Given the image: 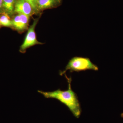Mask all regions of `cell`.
Wrapping results in <instances>:
<instances>
[{
	"instance_id": "6da1fadb",
	"label": "cell",
	"mask_w": 123,
	"mask_h": 123,
	"mask_svg": "<svg viewBox=\"0 0 123 123\" xmlns=\"http://www.w3.org/2000/svg\"><path fill=\"white\" fill-rule=\"evenodd\" d=\"M64 75L68 84L67 90L63 91L58 89L51 92H44L41 90H38V92L46 98L57 99L68 108L74 116L78 118L81 112L80 102L76 94L72 89V77H68L66 74Z\"/></svg>"
},
{
	"instance_id": "7a4b0ae2",
	"label": "cell",
	"mask_w": 123,
	"mask_h": 123,
	"mask_svg": "<svg viewBox=\"0 0 123 123\" xmlns=\"http://www.w3.org/2000/svg\"><path fill=\"white\" fill-rule=\"evenodd\" d=\"M88 70L98 71V68L87 57L75 56L69 61L64 70L60 71L59 74L63 76L68 70L70 73L81 72Z\"/></svg>"
},
{
	"instance_id": "3957f363",
	"label": "cell",
	"mask_w": 123,
	"mask_h": 123,
	"mask_svg": "<svg viewBox=\"0 0 123 123\" xmlns=\"http://www.w3.org/2000/svg\"><path fill=\"white\" fill-rule=\"evenodd\" d=\"M39 18H35L33 24L28 29L25 37L20 47V51L24 53L27 49L37 44H43L38 41L36 37L35 29L36 27L38 22Z\"/></svg>"
},
{
	"instance_id": "277c9868",
	"label": "cell",
	"mask_w": 123,
	"mask_h": 123,
	"mask_svg": "<svg viewBox=\"0 0 123 123\" xmlns=\"http://www.w3.org/2000/svg\"><path fill=\"white\" fill-rule=\"evenodd\" d=\"M30 17L24 14H18L12 20V27L20 32L28 29Z\"/></svg>"
},
{
	"instance_id": "5b68a950",
	"label": "cell",
	"mask_w": 123,
	"mask_h": 123,
	"mask_svg": "<svg viewBox=\"0 0 123 123\" xmlns=\"http://www.w3.org/2000/svg\"><path fill=\"white\" fill-rule=\"evenodd\" d=\"M14 12L30 17L35 11L29 2L24 0H18L15 2Z\"/></svg>"
},
{
	"instance_id": "8992f818",
	"label": "cell",
	"mask_w": 123,
	"mask_h": 123,
	"mask_svg": "<svg viewBox=\"0 0 123 123\" xmlns=\"http://www.w3.org/2000/svg\"><path fill=\"white\" fill-rule=\"evenodd\" d=\"M61 0H38V10L56 7L60 5Z\"/></svg>"
},
{
	"instance_id": "52a82bcc",
	"label": "cell",
	"mask_w": 123,
	"mask_h": 123,
	"mask_svg": "<svg viewBox=\"0 0 123 123\" xmlns=\"http://www.w3.org/2000/svg\"><path fill=\"white\" fill-rule=\"evenodd\" d=\"M15 0H2V7L4 12L9 15H12L14 12Z\"/></svg>"
},
{
	"instance_id": "ba28073f",
	"label": "cell",
	"mask_w": 123,
	"mask_h": 123,
	"mask_svg": "<svg viewBox=\"0 0 123 123\" xmlns=\"http://www.w3.org/2000/svg\"><path fill=\"white\" fill-rule=\"evenodd\" d=\"M0 23L1 25L6 27H12V21L10 15L8 14L3 12L0 17Z\"/></svg>"
},
{
	"instance_id": "9c48e42d",
	"label": "cell",
	"mask_w": 123,
	"mask_h": 123,
	"mask_svg": "<svg viewBox=\"0 0 123 123\" xmlns=\"http://www.w3.org/2000/svg\"><path fill=\"white\" fill-rule=\"evenodd\" d=\"M30 4L35 12L38 11L37 7L38 0H24Z\"/></svg>"
},
{
	"instance_id": "30bf717a",
	"label": "cell",
	"mask_w": 123,
	"mask_h": 123,
	"mask_svg": "<svg viewBox=\"0 0 123 123\" xmlns=\"http://www.w3.org/2000/svg\"><path fill=\"white\" fill-rule=\"evenodd\" d=\"M3 10L2 7V0H0V13L2 12Z\"/></svg>"
},
{
	"instance_id": "8fae6325",
	"label": "cell",
	"mask_w": 123,
	"mask_h": 123,
	"mask_svg": "<svg viewBox=\"0 0 123 123\" xmlns=\"http://www.w3.org/2000/svg\"><path fill=\"white\" fill-rule=\"evenodd\" d=\"M121 116L122 118H123V113H122L121 114Z\"/></svg>"
},
{
	"instance_id": "7c38bea8",
	"label": "cell",
	"mask_w": 123,
	"mask_h": 123,
	"mask_svg": "<svg viewBox=\"0 0 123 123\" xmlns=\"http://www.w3.org/2000/svg\"><path fill=\"white\" fill-rule=\"evenodd\" d=\"M1 25L0 23V27Z\"/></svg>"
}]
</instances>
